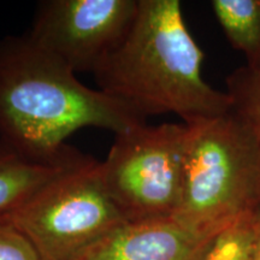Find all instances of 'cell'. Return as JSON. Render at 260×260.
Wrapping results in <instances>:
<instances>
[{"mask_svg": "<svg viewBox=\"0 0 260 260\" xmlns=\"http://www.w3.org/2000/svg\"><path fill=\"white\" fill-rule=\"evenodd\" d=\"M146 117L84 86L27 34L0 40V142L24 158L53 162L74 151L65 140L93 126L122 134Z\"/></svg>", "mask_w": 260, "mask_h": 260, "instance_id": "1", "label": "cell"}, {"mask_svg": "<svg viewBox=\"0 0 260 260\" xmlns=\"http://www.w3.org/2000/svg\"><path fill=\"white\" fill-rule=\"evenodd\" d=\"M204 51L178 0H139L132 28L93 71L102 92L147 118L176 115L184 124L224 116L232 100L203 76Z\"/></svg>", "mask_w": 260, "mask_h": 260, "instance_id": "2", "label": "cell"}, {"mask_svg": "<svg viewBox=\"0 0 260 260\" xmlns=\"http://www.w3.org/2000/svg\"><path fill=\"white\" fill-rule=\"evenodd\" d=\"M186 125L183 191L172 217L219 234L260 209V151L230 112Z\"/></svg>", "mask_w": 260, "mask_h": 260, "instance_id": "3", "label": "cell"}, {"mask_svg": "<svg viewBox=\"0 0 260 260\" xmlns=\"http://www.w3.org/2000/svg\"><path fill=\"white\" fill-rule=\"evenodd\" d=\"M42 260H77L128 222L112 200L102 162L87 157L5 213Z\"/></svg>", "mask_w": 260, "mask_h": 260, "instance_id": "4", "label": "cell"}, {"mask_svg": "<svg viewBox=\"0 0 260 260\" xmlns=\"http://www.w3.org/2000/svg\"><path fill=\"white\" fill-rule=\"evenodd\" d=\"M187 125L147 123L115 135L103 178L128 222L172 217L183 191Z\"/></svg>", "mask_w": 260, "mask_h": 260, "instance_id": "5", "label": "cell"}, {"mask_svg": "<svg viewBox=\"0 0 260 260\" xmlns=\"http://www.w3.org/2000/svg\"><path fill=\"white\" fill-rule=\"evenodd\" d=\"M138 8L139 0H42L27 35L75 73H93L128 34Z\"/></svg>", "mask_w": 260, "mask_h": 260, "instance_id": "6", "label": "cell"}, {"mask_svg": "<svg viewBox=\"0 0 260 260\" xmlns=\"http://www.w3.org/2000/svg\"><path fill=\"white\" fill-rule=\"evenodd\" d=\"M219 234L175 217L126 222L77 260H203Z\"/></svg>", "mask_w": 260, "mask_h": 260, "instance_id": "7", "label": "cell"}, {"mask_svg": "<svg viewBox=\"0 0 260 260\" xmlns=\"http://www.w3.org/2000/svg\"><path fill=\"white\" fill-rule=\"evenodd\" d=\"M86 158L74 149L61 160L35 161L0 142V214L11 212L39 189Z\"/></svg>", "mask_w": 260, "mask_h": 260, "instance_id": "8", "label": "cell"}, {"mask_svg": "<svg viewBox=\"0 0 260 260\" xmlns=\"http://www.w3.org/2000/svg\"><path fill=\"white\" fill-rule=\"evenodd\" d=\"M214 17L246 67L260 70V0H213Z\"/></svg>", "mask_w": 260, "mask_h": 260, "instance_id": "9", "label": "cell"}, {"mask_svg": "<svg viewBox=\"0 0 260 260\" xmlns=\"http://www.w3.org/2000/svg\"><path fill=\"white\" fill-rule=\"evenodd\" d=\"M226 90L232 100L230 113L243 125L260 151V70L246 65L226 76Z\"/></svg>", "mask_w": 260, "mask_h": 260, "instance_id": "10", "label": "cell"}, {"mask_svg": "<svg viewBox=\"0 0 260 260\" xmlns=\"http://www.w3.org/2000/svg\"><path fill=\"white\" fill-rule=\"evenodd\" d=\"M254 212L246 214L224 229L203 260H252Z\"/></svg>", "mask_w": 260, "mask_h": 260, "instance_id": "11", "label": "cell"}, {"mask_svg": "<svg viewBox=\"0 0 260 260\" xmlns=\"http://www.w3.org/2000/svg\"><path fill=\"white\" fill-rule=\"evenodd\" d=\"M0 260H42L28 237L6 214H0Z\"/></svg>", "mask_w": 260, "mask_h": 260, "instance_id": "12", "label": "cell"}, {"mask_svg": "<svg viewBox=\"0 0 260 260\" xmlns=\"http://www.w3.org/2000/svg\"><path fill=\"white\" fill-rule=\"evenodd\" d=\"M252 260H260V209L254 212V241H253Z\"/></svg>", "mask_w": 260, "mask_h": 260, "instance_id": "13", "label": "cell"}]
</instances>
